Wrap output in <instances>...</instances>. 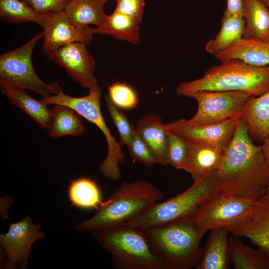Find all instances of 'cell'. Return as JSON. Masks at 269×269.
Returning <instances> with one entry per match:
<instances>
[{
  "instance_id": "obj_1",
  "label": "cell",
  "mask_w": 269,
  "mask_h": 269,
  "mask_svg": "<svg viewBox=\"0 0 269 269\" xmlns=\"http://www.w3.org/2000/svg\"><path fill=\"white\" fill-rule=\"evenodd\" d=\"M250 134L247 124L241 119L218 170L221 193L256 199L267 190L269 167L261 145H255Z\"/></svg>"
},
{
  "instance_id": "obj_2",
  "label": "cell",
  "mask_w": 269,
  "mask_h": 269,
  "mask_svg": "<svg viewBox=\"0 0 269 269\" xmlns=\"http://www.w3.org/2000/svg\"><path fill=\"white\" fill-rule=\"evenodd\" d=\"M154 254L166 269H190L201 259L202 238L206 232L190 215L159 225L140 227Z\"/></svg>"
},
{
  "instance_id": "obj_3",
  "label": "cell",
  "mask_w": 269,
  "mask_h": 269,
  "mask_svg": "<svg viewBox=\"0 0 269 269\" xmlns=\"http://www.w3.org/2000/svg\"><path fill=\"white\" fill-rule=\"evenodd\" d=\"M163 198L162 192L147 181H124L102 202L92 217L74 227L87 231L126 224Z\"/></svg>"
},
{
  "instance_id": "obj_4",
  "label": "cell",
  "mask_w": 269,
  "mask_h": 269,
  "mask_svg": "<svg viewBox=\"0 0 269 269\" xmlns=\"http://www.w3.org/2000/svg\"><path fill=\"white\" fill-rule=\"evenodd\" d=\"M269 90V66H254L234 59L212 66L200 78L181 82L176 92L188 97L200 91H239L258 97Z\"/></svg>"
},
{
  "instance_id": "obj_5",
  "label": "cell",
  "mask_w": 269,
  "mask_h": 269,
  "mask_svg": "<svg viewBox=\"0 0 269 269\" xmlns=\"http://www.w3.org/2000/svg\"><path fill=\"white\" fill-rule=\"evenodd\" d=\"M92 235L110 253L118 269H166L151 251L140 227L124 224L94 230Z\"/></svg>"
},
{
  "instance_id": "obj_6",
  "label": "cell",
  "mask_w": 269,
  "mask_h": 269,
  "mask_svg": "<svg viewBox=\"0 0 269 269\" xmlns=\"http://www.w3.org/2000/svg\"><path fill=\"white\" fill-rule=\"evenodd\" d=\"M220 193V181L218 171H216L194 181L181 193L164 202L156 203L127 224L147 227L176 220L191 215L206 201Z\"/></svg>"
},
{
  "instance_id": "obj_7",
  "label": "cell",
  "mask_w": 269,
  "mask_h": 269,
  "mask_svg": "<svg viewBox=\"0 0 269 269\" xmlns=\"http://www.w3.org/2000/svg\"><path fill=\"white\" fill-rule=\"evenodd\" d=\"M99 86L89 90L87 95L74 97L65 94L62 89L56 94L42 97L41 101L46 105H63L75 110L81 116L95 125L103 133L107 143L108 153L100 165L101 173L106 177L117 180L121 176L120 164L125 161V154L121 145L112 135L101 113Z\"/></svg>"
},
{
  "instance_id": "obj_8",
  "label": "cell",
  "mask_w": 269,
  "mask_h": 269,
  "mask_svg": "<svg viewBox=\"0 0 269 269\" xmlns=\"http://www.w3.org/2000/svg\"><path fill=\"white\" fill-rule=\"evenodd\" d=\"M44 31L37 33L18 48L0 56V82L11 86L34 92L42 97L57 93L61 88L57 82L47 84L35 73L32 54L36 43L44 37Z\"/></svg>"
},
{
  "instance_id": "obj_9",
  "label": "cell",
  "mask_w": 269,
  "mask_h": 269,
  "mask_svg": "<svg viewBox=\"0 0 269 269\" xmlns=\"http://www.w3.org/2000/svg\"><path fill=\"white\" fill-rule=\"evenodd\" d=\"M255 200L220 193L204 203L190 216L206 232L222 228L229 230L245 219Z\"/></svg>"
},
{
  "instance_id": "obj_10",
  "label": "cell",
  "mask_w": 269,
  "mask_h": 269,
  "mask_svg": "<svg viewBox=\"0 0 269 269\" xmlns=\"http://www.w3.org/2000/svg\"><path fill=\"white\" fill-rule=\"evenodd\" d=\"M188 97L196 100L198 109L190 119H182L188 126H199L223 122L241 115V111L252 96L239 91H200Z\"/></svg>"
},
{
  "instance_id": "obj_11",
  "label": "cell",
  "mask_w": 269,
  "mask_h": 269,
  "mask_svg": "<svg viewBox=\"0 0 269 269\" xmlns=\"http://www.w3.org/2000/svg\"><path fill=\"white\" fill-rule=\"evenodd\" d=\"M40 224H34L27 216L21 221L11 223L8 232L0 236V244L5 255L6 269H25L30 256L31 247L37 240L44 237L39 231Z\"/></svg>"
},
{
  "instance_id": "obj_12",
  "label": "cell",
  "mask_w": 269,
  "mask_h": 269,
  "mask_svg": "<svg viewBox=\"0 0 269 269\" xmlns=\"http://www.w3.org/2000/svg\"><path fill=\"white\" fill-rule=\"evenodd\" d=\"M241 119L239 115L221 123L188 126L182 119L165 124V129L190 144L208 145L225 151Z\"/></svg>"
},
{
  "instance_id": "obj_13",
  "label": "cell",
  "mask_w": 269,
  "mask_h": 269,
  "mask_svg": "<svg viewBox=\"0 0 269 269\" xmlns=\"http://www.w3.org/2000/svg\"><path fill=\"white\" fill-rule=\"evenodd\" d=\"M86 45L79 42L71 43L47 57L63 67L76 82L89 90L99 85L94 75L95 62Z\"/></svg>"
},
{
  "instance_id": "obj_14",
  "label": "cell",
  "mask_w": 269,
  "mask_h": 269,
  "mask_svg": "<svg viewBox=\"0 0 269 269\" xmlns=\"http://www.w3.org/2000/svg\"><path fill=\"white\" fill-rule=\"evenodd\" d=\"M44 53L48 56L59 48L73 42L90 44L95 34L89 26H78L69 20L64 10L50 16L43 29Z\"/></svg>"
},
{
  "instance_id": "obj_15",
  "label": "cell",
  "mask_w": 269,
  "mask_h": 269,
  "mask_svg": "<svg viewBox=\"0 0 269 269\" xmlns=\"http://www.w3.org/2000/svg\"><path fill=\"white\" fill-rule=\"evenodd\" d=\"M229 231L235 237L248 238L269 256V193L256 199L245 219Z\"/></svg>"
},
{
  "instance_id": "obj_16",
  "label": "cell",
  "mask_w": 269,
  "mask_h": 269,
  "mask_svg": "<svg viewBox=\"0 0 269 269\" xmlns=\"http://www.w3.org/2000/svg\"><path fill=\"white\" fill-rule=\"evenodd\" d=\"M164 126L160 116L152 114L141 117L135 129L150 148L158 163L162 165L168 164V135Z\"/></svg>"
},
{
  "instance_id": "obj_17",
  "label": "cell",
  "mask_w": 269,
  "mask_h": 269,
  "mask_svg": "<svg viewBox=\"0 0 269 269\" xmlns=\"http://www.w3.org/2000/svg\"><path fill=\"white\" fill-rule=\"evenodd\" d=\"M214 57L221 62L236 59L254 66H268L269 43L265 41L242 37Z\"/></svg>"
},
{
  "instance_id": "obj_18",
  "label": "cell",
  "mask_w": 269,
  "mask_h": 269,
  "mask_svg": "<svg viewBox=\"0 0 269 269\" xmlns=\"http://www.w3.org/2000/svg\"><path fill=\"white\" fill-rule=\"evenodd\" d=\"M188 145V156L183 169L191 174L194 181L220 169L224 151L208 145Z\"/></svg>"
},
{
  "instance_id": "obj_19",
  "label": "cell",
  "mask_w": 269,
  "mask_h": 269,
  "mask_svg": "<svg viewBox=\"0 0 269 269\" xmlns=\"http://www.w3.org/2000/svg\"><path fill=\"white\" fill-rule=\"evenodd\" d=\"M241 119L250 134L260 141L269 134V90L258 97H251L241 111Z\"/></svg>"
},
{
  "instance_id": "obj_20",
  "label": "cell",
  "mask_w": 269,
  "mask_h": 269,
  "mask_svg": "<svg viewBox=\"0 0 269 269\" xmlns=\"http://www.w3.org/2000/svg\"><path fill=\"white\" fill-rule=\"evenodd\" d=\"M197 269H227L230 264L228 228L211 230Z\"/></svg>"
},
{
  "instance_id": "obj_21",
  "label": "cell",
  "mask_w": 269,
  "mask_h": 269,
  "mask_svg": "<svg viewBox=\"0 0 269 269\" xmlns=\"http://www.w3.org/2000/svg\"><path fill=\"white\" fill-rule=\"evenodd\" d=\"M0 90L10 101L28 115L42 128H48L51 110H49L41 100L29 95L24 89L16 88L0 82Z\"/></svg>"
},
{
  "instance_id": "obj_22",
  "label": "cell",
  "mask_w": 269,
  "mask_h": 269,
  "mask_svg": "<svg viewBox=\"0 0 269 269\" xmlns=\"http://www.w3.org/2000/svg\"><path fill=\"white\" fill-rule=\"evenodd\" d=\"M108 0H70L64 9L69 21L78 26L98 27L107 15L104 6Z\"/></svg>"
},
{
  "instance_id": "obj_23",
  "label": "cell",
  "mask_w": 269,
  "mask_h": 269,
  "mask_svg": "<svg viewBox=\"0 0 269 269\" xmlns=\"http://www.w3.org/2000/svg\"><path fill=\"white\" fill-rule=\"evenodd\" d=\"M243 38L265 41L269 35V9L259 0H243Z\"/></svg>"
},
{
  "instance_id": "obj_24",
  "label": "cell",
  "mask_w": 269,
  "mask_h": 269,
  "mask_svg": "<svg viewBox=\"0 0 269 269\" xmlns=\"http://www.w3.org/2000/svg\"><path fill=\"white\" fill-rule=\"evenodd\" d=\"M139 22L134 18L114 10L102 25L93 28L95 34L111 35L133 44L140 41Z\"/></svg>"
},
{
  "instance_id": "obj_25",
  "label": "cell",
  "mask_w": 269,
  "mask_h": 269,
  "mask_svg": "<svg viewBox=\"0 0 269 269\" xmlns=\"http://www.w3.org/2000/svg\"><path fill=\"white\" fill-rule=\"evenodd\" d=\"M81 116L73 109L63 105H55L51 109L48 127L50 136L57 138L65 135L82 134L85 127Z\"/></svg>"
},
{
  "instance_id": "obj_26",
  "label": "cell",
  "mask_w": 269,
  "mask_h": 269,
  "mask_svg": "<svg viewBox=\"0 0 269 269\" xmlns=\"http://www.w3.org/2000/svg\"><path fill=\"white\" fill-rule=\"evenodd\" d=\"M245 21L243 16L223 15L220 30L205 45V50L214 56L223 51L243 37Z\"/></svg>"
},
{
  "instance_id": "obj_27",
  "label": "cell",
  "mask_w": 269,
  "mask_h": 269,
  "mask_svg": "<svg viewBox=\"0 0 269 269\" xmlns=\"http://www.w3.org/2000/svg\"><path fill=\"white\" fill-rule=\"evenodd\" d=\"M229 250L230 261L236 269H269V256L239 239L229 237Z\"/></svg>"
},
{
  "instance_id": "obj_28",
  "label": "cell",
  "mask_w": 269,
  "mask_h": 269,
  "mask_svg": "<svg viewBox=\"0 0 269 269\" xmlns=\"http://www.w3.org/2000/svg\"><path fill=\"white\" fill-rule=\"evenodd\" d=\"M68 196L72 206L83 209L96 208L102 203L100 189L93 180L79 178L71 181Z\"/></svg>"
},
{
  "instance_id": "obj_29",
  "label": "cell",
  "mask_w": 269,
  "mask_h": 269,
  "mask_svg": "<svg viewBox=\"0 0 269 269\" xmlns=\"http://www.w3.org/2000/svg\"><path fill=\"white\" fill-rule=\"evenodd\" d=\"M0 15L13 23H35L43 29L51 16L38 13L21 0H0Z\"/></svg>"
},
{
  "instance_id": "obj_30",
  "label": "cell",
  "mask_w": 269,
  "mask_h": 269,
  "mask_svg": "<svg viewBox=\"0 0 269 269\" xmlns=\"http://www.w3.org/2000/svg\"><path fill=\"white\" fill-rule=\"evenodd\" d=\"M109 98L118 107L123 109H132L138 104L137 96L129 85L122 82H115L108 87Z\"/></svg>"
},
{
  "instance_id": "obj_31",
  "label": "cell",
  "mask_w": 269,
  "mask_h": 269,
  "mask_svg": "<svg viewBox=\"0 0 269 269\" xmlns=\"http://www.w3.org/2000/svg\"><path fill=\"white\" fill-rule=\"evenodd\" d=\"M106 103L112 119L120 134L119 144L122 146L130 144L134 129L131 123L118 108L112 102L108 95H105Z\"/></svg>"
},
{
  "instance_id": "obj_32",
  "label": "cell",
  "mask_w": 269,
  "mask_h": 269,
  "mask_svg": "<svg viewBox=\"0 0 269 269\" xmlns=\"http://www.w3.org/2000/svg\"><path fill=\"white\" fill-rule=\"evenodd\" d=\"M168 135L167 159L168 164L177 169H183L188 153V143L181 137L167 131Z\"/></svg>"
},
{
  "instance_id": "obj_33",
  "label": "cell",
  "mask_w": 269,
  "mask_h": 269,
  "mask_svg": "<svg viewBox=\"0 0 269 269\" xmlns=\"http://www.w3.org/2000/svg\"><path fill=\"white\" fill-rule=\"evenodd\" d=\"M128 147L130 155L134 161L152 167L158 163V161L146 142L140 136L134 132Z\"/></svg>"
},
{
  "instance_id": "obj_34",
  "label": "cell",
  "mask_w": 269,
  "mask_h": 269,
  "mask_svg": "<svg viewBox=\"0 0 269 269\" xmlns=\"http://www.w3.org/2000/svg\"><path fill=\"white\" fill-rule=\"evenodd\" d=\"M38 13L47 16L64 10L70 0H21Z\"/></svg>"
},
{
  "instance_id": "obj_35",
  "label": "cell",
  "mask_w": 269,
  "mask_h": 269,
  "mask_svg": "<svg viewBox=\"0 0 269 269\" xmlns=\"http://www.w3.org/2000/svg\"><path fill=\"white\" fill-rule=\"evenodd\" d=\"M116 7L114 10L130 16L140 23L142 20L144 0H115Z\"/></svg>"
},
{
  "instance_id": "obj_36",
  "label": "cell",
  "mask_w": 269,
  "mask_h": 269,
  "mask_svg": "<svg viewBox=\"0 0 269 269\" xmlns=\"http://www.w3.org/2000/svg\"><path fill=\"white\" fill-rule=\"evenodd\" d=\"M243 0H226V7L223 15L243 16Z\"/></svg>"
},
{
  "instance_id": "obj_37",
  "label": "cell",
  "mask_w": 269,
  "mask_h": 269,
  "mask_svg": "<svg viewBox=\"0 0 269 269\" xmlns=\"http://www.w3.org/2000/svg\"><path fill=\"white\" fill-rule=\"evenodd\" d=\"M261 147L265 158L269 167V134L263 141Z\"/></svg>"
},
{
  "instance_id": "obj_38",
  "label": "cell",
  "mask_w": 269,
  "mask_h": 269,
  "mask_svg": "<svg viewBox=\"0 0 269 269\" xmlns=\"http://www.w3.org/2000/svg\"><path fill=\"white\" fill-rule=\"evenodd\" d=\"M265 4L269 9V0H259Z\"/></svg>"
},
{
  "instance_id": "obj_39",
  "label": "cell",
  "mask_w": 269,
  "mask_h": 269,
  "mask_svg": "<svg viewBox=\"0 0 269 269\" xmlns=\"http://www.w3.org/2000/svg\"><path fill=\"white\" fill-rule=\"evenodd\" d=\"M265 41L269 43V35L266 38Z\"/></svg>"
},
{
  "instance_id": "obj_40",
  "label": "cell",
  "mask_w": 269,
  "mask_h": 269,
  "mask_svg": "<svg viewBox=\"0 0 269 269\" xmlns=\"http://www.w3.org/2000/svg\"><path fill=\"white\" fill-rule=\"evenodd\" d=\"M266 191H267L268 193H269V185H268V187H267V189Z\"/></svg>"
},
{
  "instance_id": "obj_41",
  "label": "cell",
  "mask_w": 269,
  "mask_h": 269,
  "mask_svg": "<svg viewBox=\"0 0 269 269\" xmlns=\"http://www.w3.org/2000/svg\"></svg>"
}]
</instances>
